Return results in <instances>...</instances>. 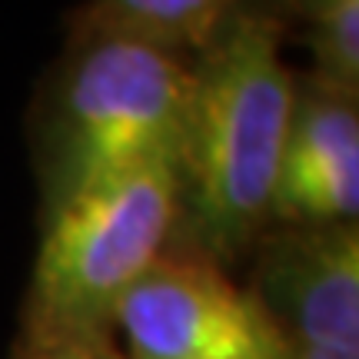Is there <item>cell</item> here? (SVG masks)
I'll return each mask as SVG.
<instances>
[{"instance_id": "obj_1", "label": "cell", "mask_w": 359, "mask_h": 359, "mask_svg": "<svg viewBox=\"0 0 359 359\" xmlns=\"http://www.w3.org/2000/svg\"><path fill=\"white\" fill-rule=\"evenodd\" d=\"M286 34V20L266 0H240L187 60L177 240L226 269L273 226V190L296 100Z\"/></svg>"}, {"instance_id": "obj_10", "label": "cell", "mask_w": 359, "mask_h": 359, "mask_svg": "<svg viewBox=\"0 0 359 359\" xmlns=\"http://www.w3.org/2000/svg\"><path fill=\"white\" fill-rule=\"evenodd\" d=\"M266 4L286 20V27H293V20L296 24H306V20L320 17V13L343 7V4H356V0H266Z\"/></svg>"}, {"instance_id": "obj_2", "label": "cell", "mask_w": 359, "mask_h": 359, "mask_svg": "<svg viewBox=\"0 0 359 359\" xmlns=\"http://www.w3.org/2000/svg\"><path fill=\"white\" fill-rule=\"evenodd\" d=\"M190 57L123 37H67L40 80L27 147L40 213L74 193L180 156Z\"/></svg>"}, {"instance_id": "obj_6", "label": "cell", "mask_w": 359, "mask_h": 359, "mask_svg": "<svg viewBox=\"0 0 359 359\" xmlns=\"http://www.w3.org/2000/svg\"><path fill=\"white\" fill-rule=\"evenodd\" d=\"M353 223H359V97L296 77L273 190V226Z\"/></svg>"}, {"instance_id": "obj_4", "label": "cell", "mask_w": 359, "mask_h": 359, "mask_svg": "<svg viewBox=\"0 0 359 359\" xmlns=\"http://www.w3.org/2000/svg\"><path fill=\"white\" fill-rule=\"evenodd\" d=\"M110 336L123 359H280L246 286L177 236L116 303Z\"/></svg>"}, {"instance_id": "obj_3", "label": "cell", "mask_w": 359, "mask_h": 359, "mask_svg": "<svg viewBox=\"0 0 359 359\" xmlns=\"http://www.w3.org/2000/svg\"><path fill=\"white\" fill-rule=\"evenodd\" d=\"M177 223L173 163L93 183L40 213L17 353L110 333L116 303L173 243Z\"/></svg>"}, {"instance_id": "obj_8", "label": "cell", "mask_w": 359, "mask_h": 359, "mask_svg": "<svg viewBox=\"0 0 359 359\" xmlns=\"http://www.w3.org/2000/svg\"><path fill=\"white\" fill-rule=\"evenodd\" d=\"M303 30V43L309 53L306 80L326 90L359 97V0L313 17Z\"/></svg>"}, {"instance_id": "obj_5", "label": "cell", "mask_w": 359, "mask_h": 359, "mask_svg": "<svg viewBox=\"0 0 359 359\" xmlns=\"http://www.w3.org/2000/svg\"><path fill=\"white\" fill-rule=\"evenodd\" d=\"M246 293L283 346L359 349V223L273 226Z\"/></svg>"}, {"instance_id": "obj_7", "label": "cell", "mask_w": 359, "mask_h": 359, "mask_svg": "<svg viewBox=\"0 0 359 359\" xmlns=\"http://www.w3.org/2000/svg\"><path fill=\"white\" fill-rule=\"evenodd\" d=\"M240 0H83L67 13V37H123L180 57L200 50Z\"/></svg>"}, {"instance_id": "obj_9", "label": "cell", "mask_w": 359, "mask_h": 359, "mask_svg": "<svg viewBox=\"0 0 359 359\" xmlns=\"http://www.w3.org/2000/svg\"><path fill=\"white\" fill-rule=\"evenodd\" d=\"M13 359H123V353L116 349L110 333H97L67 339V343H57V346L30 349V353H13Z\"/></svg>"}]
</instances>
